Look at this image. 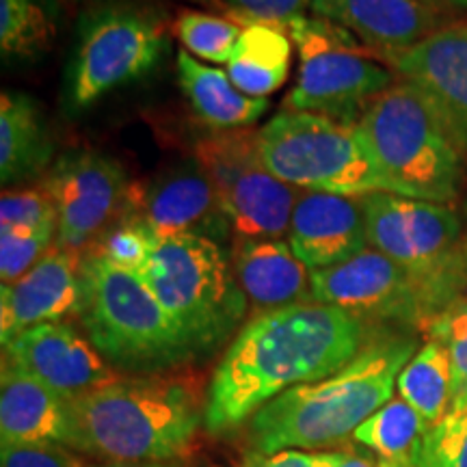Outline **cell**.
Instances as JSON below:
<instances>
[{
	"label": "cell",
	"instance_id": "cell-1",
	"mask_svg": "<svg viewBox=\"0 0 467 467\" xmlns=\"http://www.w3.org/2000/svg\"><path fill=\"white\" fill-rule=\"evenodd\" d=\"M366 337L364 320L318 301L255 314L214 370L203 424L210 433L236 429L279 394L334 375Z\"/></svg>",
	"mask_w": 467,
	"mask_h": 467
},
{
	"label": "cell",
	"instance_id": "cell-2",
	"mask_svg": "<svg viewBox=\"0 0 467 467\" xmlns=\"http://www.w3.org/2000/svg\"><path fill=\"white\" fill-rule=\"evenodd\" d=\"M416 355V342L385 336L368 342L331 377L303 383L266 402L251 416L258 454L312 451L353 435L361 422L392 400L396 381Z\"/></svg>",
	"mask_w": 467,
	"mask_h": 467
},
{
	"label": "cell",
	"instance_id": "cell-3",
	"mask_svg": "<svg viewBox=\"0 0 467 467\" xmlns=\"http://www.w3.org/2000/svg\"><path fill=\"white\" fill-rule=\"evenodd\" d=\"M72 405L83 451L109 461L180 457L203 418L189 385L169 379H117Z\"/></svg>",
	"mask_w": 467,
	"mask_h": 467
},
{
	"label": "cell",
	"instance_id": "cell-4",
	"mask_svg": "<svg viewBox=\"0 0 467 467\" xmlns=\"http://www.w3.org/2000/svg\"><path fill=\"white\" fill-rule=\"evenodd\" d=\"M80 284V325L109 364L154 375L195 358L139 273L85 251Z\"/></svg>",
	"mask_w": 467,
	"mask_h": 467
},
{
	"label": "cell",
	"instance_id": "cell-5",
	"mask_svg": "<svg viewBox=\"0 0 467 467\" xmlns=\"http://www.w3.org/2000/svg\"><path fill=\"white\" fill-rule=\"evenodd\" d=\"M364 132L389 192L451 203L463 184V150L411 85L394 83L368 104Z\"/></svg>",
	"mask_w": 467,
	"mask_h": 467
},
{
	"label": "cell",
	"instance_id": "cell-6",
	"mask_svg": "<svg viewBox=\"0 0 467 467\" xmlns=\"http://www.w3.org/2000/svg\"><path fill=\"white\" fill-rule=\"evenodd\" d=\"M167 309L192 355H208L230 340L247 312V296L223 247L202 236L156 238L141 273Z\"/></svg>",
	"mask_w": 467,
	"mask_h": 467
},
{
	"label": "cell",
	"instance_id": "cell-7",
	"mask_svg": "<svg viewBox=\"0 0 467 467\" xmlns=\"http://www.w3.org/2000/svg\"><path fill=\"white\" fill-rule=\"evenodd\" d=\"M368 244L411 275L433 318L463 296L467 284L463 225L451 203L377 191L361 195Z\"/></svg>",
	"mask_w": 467,
	"mask_h": 467
},
{
	"label": "cell",
	"instance_id": "cell-8",
	"mask_svg": "<svg viewBox=\"0 0 467 467\" xmlns=\"http://www.w3.org/2000/svg\"><path fill=\"white\" fill-rule=\"evenodd\" d=\"M258 148L268 171L299 191L348 197L389 192L358 124L282 110L258 130Z\"/></svg>",
	"mask_w": 467,
	"mask_h": 467
},
{
	"label": "cell",
	"instance_id": "cell-9",
	"mask_svg": "<svg viewBox=\"0 0 467 467\" xmlns=\"http://www.w3.org/2000/svg\"><path fill=\"white\" fill-rule=\"evenodd\" d=\"M165 17L134 3L96 5L80 17L67 61L63 109L76 117L109 93L154 72L167 52Z\"/></svg>",
	"mask_w": 467,
	"mask_h": 467
},
{
	"label": "cell",
	"instance_id": "cell-10",
	"mask_svg": "<svg viewBox=\"0 0 467 467\" xmlns=\"http://www.w3.org/2000/svg\"><path fill=\"white\" fill-rule=\"evenodd\" d=\"M299 50V76L284 110L358 124L368 104L394 85V72L348 28L325 17L296 16L284 25Z\"/></svg>",
	"mask_w": 467,
	"mask_h": 467
},
{
	"label": "cell",
	"instance_id": "cell-11",
	"mask_svg": "<svg viewBox=\"0 0 467 467\" xmlns=\"http://www.w3.org/2000/svg\"><path fill=\"white\" fill-rule=\"evenodd\" d=\"M192 161L208 175L221 208L238 238H282L288 234L299 189L282 182L262 162L258 130L203 132L192 145Z\"/></svg>",
	"mask_w": 467,
	"mask_h": 467
},
{
	"label": "cell",
	"instance_id": "cell-12",
	"mask_svg": "<svg viewBox=\"0 0 467 467\" xmlns=\"http://www.w3.org/2000/svg\"><path fill=\"white\" fill-rule=\"evenodd\" d=\"M128 182L124 167L98 150H69L44 178L57 208V247L85 254L119 217Z\"/></svg>",
	"mask_w": 467,
	"mask_h": 467
},
{
	"label": "cell",
	"instance_id": "cell-13",
	"mask_svg": "<svg viewBox=\"0 0 467 467\" xmlns=\"http://www.w3.org/2000/svg\"><path fill=\"white\" fill-rule=\"evenodd\" d=\"M312 301L340 307L364 323L426 327L433 320V309L416 279L372 247L342 265L314 271Z\"/></svg>",
	"mask_w": 467,
	"mask_h": 467
},
{
	"label": "cell",
	"instance_id": "cell-14",
	"mask_svg": "<svg viewBox=\"0 0 467 467\" xmlns=\"http://www.w3.org/2000/svg\"><path fill=\"white\" fill-rule=\"evenodd\" d=\"M117 219L137 221L159 238L202 236L223 243L232 236L217 192L192 159L145 182H130Z\"/></svg>",
	"mask_w": 467,
	"mask_h": 467
},
{
	"label": "cell",
	"instance_id": "cell-15",
	"mask_svg": "<svg viewBox=\"0 0 467 467\" xmlns=\"http://www.w3.org/2000/svg\"><path fill=\"white\" fill-rule=\"evenodd\" d=\"M379 58L422 93L467 154V25L440 26L418 44Z\"/></svg>",
	"mask_w": 467,
	"mask_h": 467
},
{
	"label": "cell",
	"instance_id": "cell-16",
	"mask_svg": "<svg viewBox=\"0 0 467 467\" xmlns=\"http://www.w3.org/2000/svg\"><path fill=\"white\" fill-rule=\"evenodd\" d=\"M3 350V361L20 368L72 402L117 381L100 350L67 323L31 327Z\"/></svg>",
	"mask_w": 467,
	"mask_h": 467
},
{
	"label": "cell",
	"instance_id": "cell-17",
	"mask_svg": "<svg viewBox=\"0 0 467 467\" xmlns=\"http://www.w3.org/2000/svg\"><path fill=\"white\" fill-rule=\"evenodd\" d=\"M83 254L52 247L26 275L0 288V342L3 347L31 327L63 323L78 317Z\"/></svg>",
	"mask_w": 467,
	"mask_h": 467
},
{
	"label": "cell",
	"instance_id": "cell-18",
	"mask_svg": "<svg viewBox=\"0 0 467 467\" xmlns=\"http://www.w3.org/2000/svg\"><path fill=\"white\" fill-rule=\"evenodd\" d=\"M285 241L309 271L342 265L370 247L361 197L303 191Z\"/></svg>",
	"mask_w": 467,
	"mask_h": 467
},
{
	"label": "cell",
	"instance_id": "cell-19",
	"mask_svg": "<svg viewBox=\"0 0 467 467\" xmlns=\"http://www.w3.org/2000/svg\"><path fill=\"white\" fill-rule=\"evenodd\" d=\"M0 440L3 443H55L83 451L72 400L7 361H3L0 375Z\"/></svg>",
	"mask_w": 467,
	"mask_h": 467
},
{
	"label": "cell",
	"instance_id": "cell-20",
	"mask_svg": "<svg viewBox=\"0 0 467 467\" xmlns=\"http://www.w3.org/2000/svg\"><path fill=\"white\" fill-rule=\"evenodd\" d=\"M309 9L348 28L377 57L405 50L440 28L437 7L424 0H312Z\"/></svg>",
	"mask_w": 467,
	"mask_h": 467
},
{
	"label": "cell",
	"instance_id": "cell-21",
	"mask_svg": "<svg viewBox=\"0 0 467 467\" xmlns=\"http://www.w3.org/2000/svg\"><path fill=\"white\" fill-rule=\"evenodd\" d=\"M232 262L238 285L260 312L312 301V271L288 241L238 238L234 241Z\"/></svg>",
	"mask_w": 467,
	"mask_h": 467
},
{
	"label": "cell",
	"instance_id": "cell-22",
	"mask_svg": "<svg viewBox=\"0 0 467 467\" xmlns=\"http://www.w3.org/2000/svg\"><path fill=\"white\" fill-rule=\"evenodd\" d=\"M178 80L192 113L213 130L249 128L266 113L268 98H251L232 83L223 69L200 63L186 50L178 52Z\"/></svg>",
	"mask_w": 467,
	"mask_h": 467
},
{
	"label": "cell",
	"instance_id": "cell-23",
	"mask_svg": "<svg viewBox=\"0 0 467 467\" xmlns=\"http://www.w3.org/2000/svg\"><path fill=\"white\" fill-rule=\"evenodd\" d=\"M52 139L37 102L22 91L0 96V180L16 184L42 175L52 159Z\"/></svg>",
	"mask_w": 467,
	"mask_h": 467
},
{
	"label": "cell",
	"instance_id": "cell-24",
	"mask_svg": "<svg viewBox=\"0 0 467 467\" xmlns=\"http://www.w3.org/2000/svg\"><path fill=\"white\" fill-rule=\"evenodd\" d=\"M292 39L279 26L249 25L225 66L230 80L251 98L273 96L288 80Z\"/></svg>",
	"mask_w": 467,
	"mask_h": 467
},
{
	"label": "cell",
	"instance_id": "cell-25",
	"mask_svg": "<svg viewBox=\"0 0 467 467\" xmlns=\"http://www.w3.org/2000/svg\"><path fill=\"white\" fill-rule=\"evenodd\" d=\"M396 388L400 399L416 409L426 424L440 422L451 411L452 399V372L446 348L429 337L400 370Z\"/></svg>",
	"mask_w": 467,
	"mask_h": 467
},
{
	"label": "cell",
	"instance_id": "cell-26",
	"mask_svg": "<svg viewBox=\"0 0 467 467\" xmlns=\"http://www.w3.org/2000/svg\"><path fill=\"white\" fill-rule=\"evenodd\" d=\"M57 0H0V52L5 58H33L57 35Z\"/></svg>",
	"mask_w": 467,
	"mask_h": 467
},
{
	"label": "cell",
	"instance_id": "cell-27",
	"mask_svg": "<svg viewBox=\"0 0 467 467\" xmlns=\"http://www.w3.org/2000/svg\"><path fill=\"white\" fill-rule=\"evenodd\" d=\"M426 420L402 399H392L358 426L353 440L381 459H407L424 431Z\"/></svg>",
	"mask_w": 467,
	"mask_h": 467
},
{
	"label": "cell",
	"instance_id": "cell-28",
	"mask_svg": "<svg viewBox=\"0 0 467 467\" xmlns=\"http://www.w3.org/2000/svg\"><path fill=\"white\" fill-rule=\"evenodd\" d=\"M171 31L189 55L217 66L230 63L243 35L241 25L234 20L208 16L202 11H182L173 20Z\"/></svg>",
	"mask_w": 467,
	"mask_h": 467
},
{
	"label": "cell",
	"instance_id": "cell-29",
	"mask_svg": "<svg viewBox=\"0 0 467 467\" xmlns=\"http://www.w3.org/2000/svg\"><path fill=\"white\" fill-rule=\"evenodd\" d=\"M424 329L431 340H437L446 348L451 359V411H463L467 409V296L463 295L441 314H437Z\"/></svg>",
	"mask_w": 467,
	"mask_h": 467
},
{
	"label": "cell",
	"instance_id": "cell-30",
	"mask_svg": "<svg viewBox=\"0 0 467 467\" xmlns=\"http://www.w3.org/2000/svg\"><path fill=\"white\" fill-rule=\"evenodd\" d=\"M413 467H467V409L431 424L413 448Z\"/></svg>",
	"mask_w": 467,
	"mask_h": 467
},
{
	"label": "cell",
	"instance_id": "cell-31",
	"mask_svg": "<svg viewBox=\"0 0 467 467\" xmlns=\"http://www.w3.org/2000/svg\"><path fill=\"white\" fill-rule=\"evenodd\" d=\"M156 238L159 236L137 221L115 219L87 251L141 275L151 258Z\"/></svg>",
	"mask_w": 467,
	"mask_h": 467
},
{
	"label": "cell",
	"instance_id": "cell-32",
	"mask_svg": "<svg viewBox=\"0 0 467 467\" xmlns=\"http://www.w3.org/2000/svg\"><path fill=\"white\" fill-rule=\"evenodd\" d=\"M57 244V227L0 230V279L11 284L26 275Z\"/></svg>",
	"mask_w": 467,
	"mask_h": 467
},
{
	"label": "cell",
	"instance_id": "cell-33",
	"mask_svg": "<svg viewBox=\"0 0 467 467\" xmlns=\"http://www.w3.org/2000/svg\"><path fill=\"white\" fill-rule=\"evenodd\" d=\"M57 227L58 217L46 189H5L0 197V230Z\"/></svg>",
	"mask_w": 467,
	"mask_h": 467
},
{
	"label": "cell",
	"instance_id": "cell-34",
	"mask_svg": "<svg viewBox=\"0 0 467 467\" xmlns=\"http://www.w3.org/2000/svg\"><path fill=\"white\" fill-rule=\"evenodd\" d=\"M236 25H271L284 28L292 17L303 16L312 0H223Z\"/></svg>",
	"mask_w": 467,
	"mask_h": 467
},
{
	"label": "cell",
	"instance_id": "cell-35",
	"mask_svg": "<svg viewBox=\"0 0 467 467\" xmlns=\"http://www.w3.org/2000/svg\"><path fill=\"white\" fill-rule=\"evenodd\" d=\"M0 467H83L80 461L55 443H3Z\"/></svg>",
	"mask_w": 467,
	"mask_h": 467
},
{
	"label": "cell",
	"instance_id": "cell-36",
	"mask_svg": "<svg viewBox=\"0 0 467 467\" xmlns=\"http://www.w3.org/2000/svg\"><path fill=\"white\" fill-rule=\"evenodd\" d=\"M342 452H312V451H282L273 454H255L244 467H336Z\"/></svg>",
	"mask_w": 467,
	"mask_h": 467
},
{
	"label": "cell",
	"instance_id": "cell-37",
	"mask_svg": "<svg viewBox=\"0 0 467 467\" xmlns=\"http://www.w3.org/2000/svg\"><path fill=\"white\" fill-rule=\"evenodd\" d=\"M100 467H180L169 461H109L107 465Z\"/></svg>",
	"mask_w": 467,
	"mask_h": 467
},
{
	"label": "cell",
	"instance_id": "cell-38",
	"mask_svg": "<svg viewBox=\"0 0 467 467\" xmlns=\"http://www.w3.org/2000/svg\"><path fill=\"white\" fill-rule=\"evenodd\" d=\"M443 3L452 5V7H457V9H467V0H443Z\"/></svg>",
	"mask_w": 467,
	"mask_h": 467
},
{
	"label": "cell",
	"instance_id": "cell-39",
	"mask_svg": "<svg viewBox=\"0 0 467 467\" xmlns=\"http://www.w3.org/2000/svg\"><path fill=\"white\" fill-rule=\"evenodd\" d=\"M463 255H465V271H467V230H465V241H463Z\"/></svg>",
	"mask_w": 467,
	"mask_h": 467
},
{
	"label": "cell",
	"instance_id": "cell-40",
	"mask_svg": "<svg viewBox=\"0 0 467 467\" xmlns=\"http://www.w3.org/2000/svg\"><path fill=\"white\" fill-rule=\"evenodd\" d=\"M424 3H429V5H433V7H437V3H441V0H424Z\"/></svg>",
	"mask_w": 467,
	"mask_h": 467
},
{
	"label": "cell",
	"instance_id": "cell-41",
	"mask_svg": "<svg viewBox=\"0 0 467 467\" xmlns=\"http://www.w3.org/2000/svg\"><path fill=\"white\" fill-rule=\"evenodd\" d=\"M91 3H98V5H102V3H110V0H91Z\"/></svg>",
	"mask_w": 467,
	"mask_h": 467
}]
</instances>
